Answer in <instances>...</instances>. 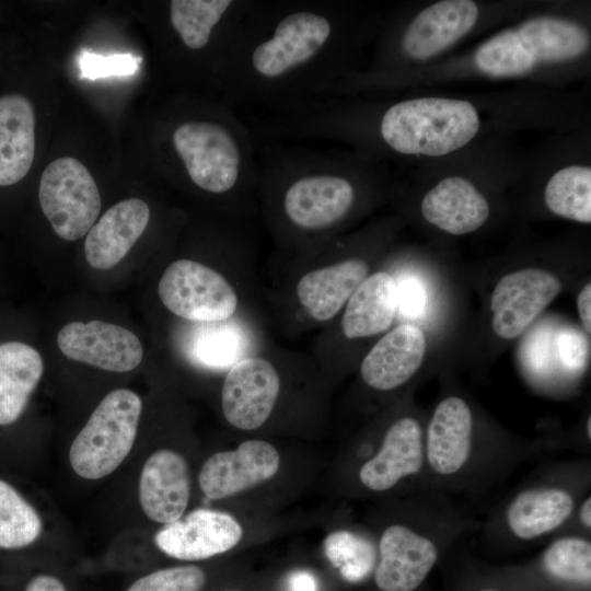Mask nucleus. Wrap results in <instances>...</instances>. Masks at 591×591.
Returning <instances> with one entry per match:
<instances>
[{
    "label": "nucleus",
    "instance_id": "nucleus-14",
    "mask_svg": "<svg viewBox=\"0 0 591 591\" xmlns=\"http://www.w3.org/2000/svg\"><path fill=\"white\" fill-rule=\"evenodd\" d=\"M379 551L375 583L382 591H414L438 559L431 540L398 524L383 532Z\"/></svg>",
    "mask_w": 591,
    "mask_h": 591
},
{
    "label": "nucleus",
    "instance_id": "nucleus-26",
    "mask_svg": "<svg viewBox=\"0 0 591 591\" xmlns=\"http://www.w3.org/2000/svg\"><path fill=\"white\" fill-rule=\"evenodd\" d=\"M515 32L537 63L576 58L589 46V36L580 25L552 16L528 20Z\"/></svg>",
    "mask_w": 591,
    "mask_h": 591
},
{
    "label": "nucleus",
    "instance_id": "nucleus-17",
    "mask_svg": "<svg viewBox=\"0 0 591 591\" xmlns=\"http://www.w3.org/2000/svg\"><path fill=\"white\" fill-rule=\"evenodd\" d=\"M426 347V337L419 327L409 323L397 325L366 354L360 364V375L371 389H396L419 369Z\"/></svg>",
    "mask_w": 591,
    "mask_h": 591
},
{
    "label": "nucleus",
    "instance_id": "nucleus-22",
    "mask_svg": "<svg viewBox=\"0 0 591 591\" xmlns=\"http://www.w3.org/2000/svg\"><path fill=\"white\" fill-rule=\"evenodd\" d=\"M420 209L429 223L455 235L477 230L489 217L486 198L460 176L440 181L426 194Z\"/></svg>",
    "mask_w": 591,
    "mask_h": 591
},
{
    "label": "nucleus",
    "instance_id": "nucleus-5",
    "mask_svg": "<svg viewBox=\"0 0 591 591\" xmlns=\"http://www.w3.org/2000/svg\"><path fill=\"white\" fill-rule=\"evenodd\" d=\"M479 126L467 101L421 97L385 107L376 117L375 137L399 154L439 157L467 144Z\"/></svg>",
    "mask_w": 591,
    "mask_h": 591
},
{
    "label": "nucleus",
    "instance_id": "nucleus-13",
    "mask_svg": "<svg viewBox=\"0 0 591 591\" xmlns=\"http://www.w3.org/2000/svg\"><path fill=\"white\" fill-rule=\"evenodd\" d=\"M277 450L263 440H247L235 450L218 452L202 465L198 482L209 499H221L270 479L279 470Z\"/></svg>",
    "mask_w": 591,
    "mask_h": 591
},
{
    "label": "nucleus",
    "instance_id": "nucleus-41",
    "mask_svg": "<svg viewBox=\"0 0 591 591\" xmlns=\"http://www.w3.org/2000/svg\"><path fill=\"white\" fill-rule=\"evenodd\" d=\"M483 591H497V590H483Z\"/></svg>",
    "mask_w": 591,
    "mask_h": 591
},
{
    "label": "nucleus",
    "instance_id": "nucleus-31",
    "mask_svg": "<svg viewBox=\"0 0 591 591\" xmlns=\"http://www.w3.org/2000/svg\"><path fill=\"white\" fill-rule=\"evenodd\" d=\"M543 566L553 577L573 583H590L591 544L579 537H563L544 552Z\"/></svg>",
    "mask_w": 591,
    "mask_h": 591
},
{
    "label": "nucleus",
    "instance_id": "nucleus-36",
    "mask_svg": "<svg viewBox=\"0 0 591 591\" xmlns=\"http://www.w3.org/2000/svg\"><path fill=\"white\" fill-rule=\"evenodd\" d=\"M283 591H317V582L310 571L294 570L287 576Z\"/></svg>",
    "mask_w": 591,
    "mask_h": 591
},
{
    "label": "nucleus",
    "instance_id": "nucleus-35",
    "mask_svg": "<svg viewBox=\"0 0 591 591\" xmlns=\"http://www.w3.org/2000/svg\"><path fill=\"white\" fill-rule=\"evenodd\" d=\"M397 312L408 317L419 316L426 305V291L420 281L414 277L396 280Z\"/></svg>",
    "mask_w": 591,
    "mask_h": 591
},
{
    "label": "nucleus",
    "instance_id": "nucleus-33",
    "mask_svg": "<svg viewBox=\"0 0 591 591\" xmlns=\"http://www.w3.org/2000/svg\"><path fill=\"white\" fill-rule=\"evenodd\" d=\"M141 58L129 54L100 56L83 50L79 56V68L83 78L97 79L108 76L134 74Z\"/></svg>",
    "mask_w": 591,
    "mask_h": 591
},
{
    "label": "nucleus",
    "instance_id": "nucleus-24",
    "mask_svg": "<svg viewBox=\"0 0 591 591\" xmlns=\"http://www.w3.org/2000/svg\"><path fill=\"white\" fill-rule=\"evenodd\" d=\"M44 371L40 354L21 341L0 344V426L16 421Z\"/></svg>",
    "mask_w": 591,
    "mask_h": 591
},
{
    "label": "nucleus",
    "instance_id": "nucleus-30",
    "mask_svg": "<svg viewBox=\"0 0 591 591\" xmlns=\"http://www.w3.org/2000/svg\"><path fill=\"white\" fill-rule=\"evenodd\" d=\"M323 548L329 563L349 582L362 581L374 567L373 546L351 532L331 533L324 540Z\"/></svg>",
    "mask_w": 591,
    "mask_h": 591
},
{
    "label": "nucleus",
    "instance_id": "nucleus-6",
    "mask_svg": "<svg viewBox=\"0 0 591 591\" xmlns=\"http://www.w3.org/2000/svg\"><path fill=\"white\" fill-rule=\"evenodd\" d=\"M141 410L142 401L134 391L109 392L72 441L69 461L74 473L85 479L113 473L134 445Z\"/></svg>",
    "mask_w": 591,
    "mask_h": 591
},
{
    "label": "nucleus",
    "instance_id": "nucleus-15",
    "mask_svg": "<svg viewBox=\"0 0 591 591\" xmlns=\"http://www.w3.org/2000/svg\"><path fill=\"white\" fill-rule=\"evenodd\" d=\"M478 18L471 0L436 2L408 24L399 39V51L415 60L428 59L467 34Z\"/></svg>",
    "mask_w": 591,
    "mask_h": 591
},
{
    "label": "nucleus",
    "instance_id": "nucleus-38",
    "mask_svg": "<svg viewBox=\"0 0 591 591\" xmlns=\"http://www.w3.org/2000/svg\"><path fill=\"white\" fill-rule=\"evenodd\" d=\"M25 591H66V589L58 578L48 575H39L28 582Z\"/></svg>",
    "mask_w": 591,
    "mask_h": 591
},
{
    "label": "nucleus",
    "instance_id": "nucleus-9",
    "mask_svg": "<svg viewBox=\"0 0 591 591\" xmlns=\"http://www.w3.org/2000/svg\"><path fill=\"white\" fill-rule=\"evenodd\" d=\"M57 344L66 358L111 372L131 371L143 358L142 344L131 331L99 320L66 324Z\"/></svg>",
    "mask_w": 591,
    "mask_h": 591
},
{
    "label": "nucleus",
    "instance_id": "nucleus-8",
    "mask_svg": "<svg viewBox=\"0 0 591 591\" xmlns=\"http://www.w3.org/2000/svg\"><path fill=\"white\" fill-rule=\"evenodd\" d=\"M38 199L54 231L66 241L88 234L101 211V195L94 178L71 157L58 158L46 166Z\"/></svg>",
    "mask_w": 591,
    "mask_h": 591
},
{
    "label": "nucleus",
    "instance_id": "nucleus-1",
    "mask_svg": "<svg viewBox=\"0 0 591 591\" xmlns=\"http://www.w3.org/2000/svg\"><path fill=\"white\" fill-rule=\"evenodd\" d=\"M354 43L340 3L252 0L225 66L222 102L265 114L323 99L347 76Z\"/></svg>",
    "mask_w": 591,
    "mask_h": 591
},
{
    "label": "nucleus",
    "instance_id": "nucleus-21",
    "mask_svg": "<svg viewBox=\"0 0 591 591\" xmlns=\"http://www.w3.org/2000/svg\"><path fill=\"white\" fill-rule=\"evenodd\" d=\"M473 417L468 405L450 396L434 409L427 431V457L440 475L459 472L467 462L472 449Z\"/></svg>",
    "mask_w": 591,
    "mask_h": 591
},
{
    "label": "nucleus",
    "instance_id": "nucleus-27",
    "mask_svg": "<svg viewBox=\"0 0 591 591\" xmlns=\"http://www.w3.org/2000/svg\"><path fill=\"white\" fill-rule=\"evenodd\" d=\"M544 199L557 216L575 221L591 222V170L570 165L557 171L548 181Z\"/></svg>",
    "mask_w": 591,
    "mask_h": 591
},
{
    "label": "nucleus",
    "instance_id": "nucleus-2",
    "mask_svg": "<svg viewBox=\"0 0 591 591\" xmlns=\"http://www.w3.org/2000/svg\"><path fill=\"white\" fill-rule=\"evenodd\" d=\"M257 215L279 255L305 252L337 236L360 196V167L341 155L258 141Z\"/></svg>",
    "mask_w": 591,
    "mask_h": 591
},
{
    "label": "nucleus",
    "instance_id": "nucleus-12",
    "mask_svg": "<svg viewBox=\"0 0 591 591\" xmlns=\"http://www.w3.org/2000/svg\"><path fill=\"white\" fill-rule=\"evenodd\" d=\"M243 530L229 513L196 509L185 518L165 524L154 536L155 545L181 560H201L234 547Z\"/></svg>",
    "mask_w": 591,
    "mask_h": 591
},
{
    "label": "nucleus",
    "instance_id": "nucleus-25",
    "mask_svg": "<svg viewBox=\"0 0 591 591\" xmlns=\"http://www.w3.org/2000/svg\"><path fill=\"white\" fill-rule=\"evenodd\" d=\"M572 509L573 499L563 489H529L511 501L507 509V522L517 537L531 540L560 526Z\"/></svg>",
    "mask_w": 591,
    "mask_h": 591
},
{
    "label": "nucleus",
    "instance_id": "nucleus-34",
    "mask_svg": "<svg viewBox=\"0 0 591 591\" xmlns=\"http://www.w3.org/2000/svg\"><path fill=\"white\" fill-rule=\"evenodd\" d=\"M556 343V354L564 369L570 372L584 370L589 358V340L576 328L559 331Z\"/></svg>",
    "mask_w": 591,
    "mask_h": 591
},
{
    "label": "nucleus",
    "instance_id": "nucleus-40",
    "mask_svg": "<svg viewBox=\"0 0 591 591\" xmlns=\"http://www.w3.org/2000/svg\"><path fill=\"white\" fill-rule=\"evenodd\" d=\"M588 436L591 438V418L588 419Z\"/></svg>",
    "mask_w": 591,
    "mask_h": 591
},
{
    "label": "nucleus",
    "instance_id": "nucleus-19",
    "mask_svg": "<svg viewBox=\"0 0 591 591\" xmlns=\"http://www.w3.org/2000/svg\"><path fill=\"white\" fill-rule=\"evenodd\" d=\"M397 314L396 279L387 271L370 274L355 290L338 317V332L346 340L385 333Z\"/></svg>",
    "mask_w": 591,
    "mask_h": 591
},
{
    "label": "nucleus",
    "instance_id": "nucleus-10",
    "mask_svg": "<svg viewBox=\"0 0 591 591\" xmlns=\"http://www.w3.org/2000/svg\"><path fill=\"white\" fill-rule=\"evenodd\" d=\"M560 291L559 279L546 270L525 268L506 275L491 294L494 332L505 339L515 338Z\"/></svg>",
    "mask_w": 591,
    "mask_h": 591
},
{
    "label": "nucleus",
    "instance_id": "nucleus-11",
    "mask_svg": "<svg viewBox=\"0 0 591 591\" xmlns=\"http://www.w3.org/2000/svg\"><path fill=\"white\" fill-rule=\"evenodd\" d=\"M179 340L183 357L194 367L227 372L265 344L256 318L188 324Z\"/></svg>",
    "mask_w": 591,
    "mask_h": 591
},
{
    "label": "nucleus",
    "instance_id": "nucleus-16",
    "mask_svg": "<svg viewBox=\"0 0 591 591\" xmlns=\"http://www.w3.org/2000/svg\"><path fill=\"white\" fill-rule=\"evenodd\" d=\"M190 495L188 467L177 452L161 449L146 461L139 480V501L144 514L162 524L184 514Z\"/></svg>",
    "mask_w": 591,
    "mask_h": 591
},
{
    "label": "nucleus",
    "instance_id": "nucleus-42",
    "mask_svg": "<svg viewBox=\"0 0 591 591\" xmlns=\"http://www.w3.org/2000/svg\"><path fill=\"white\" fill-rule=\"evenodd\" d=\"M228 591H237V590H228Z\"/></svg>",
    "mask_w": 591,
    "mask_h": 591
},
{
    "label": "nucleus",
    "instance_id": "nucleus-37",
    "mask_svg": "<svg viewBox=\"0 0 591 591\" xmlns=\"http://www.w3.org/2000/svg\"><path fill=\"white\" fill-rule=\"evenodd\" d=\"M577 308L582 325L588 334L591 332V286L587 283L577 298Z\"/></svg>",
    "mask_w": 591,
    "mask_h": 591
},
{
    "label": "nucleus",
    "instance_id": "nucleus-23",
    "mask_svg": "<svg viewBox=\"0 0 591 591\" xmlns=\"http://www.w3.org/2000/svg\"><path fill=\"white\" fill-rule=\"evenodd\" d=\"M35 154V115L32 103L18 93L0 97V186H10L28 173Z\"/></svg>",
    "mask_w": 591,
    "mask_h": 591
},
{
    "label": "nucleus",
    "instance_id": "nucleus-4",
    "mask_svg": "<svg viewBox=\"0 0 591 591\" xmlns=\"http://www.w3.org/2000/svg\"><path fill=\"white\" fill-rule=\"evenodd\" d=\"M252 267L224 271L193 258L172 262L158 294L164 308L188 324L256 318Z\"/></svg>",
    "mask_w": 591,
    "mask_h": 591
},
{
    "label": "nucleus",
    "instance_id": "nucleus-18",
    "mask_svg": "<svg viewBox=\"0 0 591 591\" xmlns=\"http://www.w3.org/2000/svg\"><path fill=\"white\" fill-rule=\"evenodd\" d=\"M150 217L148 204L140 198L121 200L106 210L86 234L89 265L100 270L117 265L143 234Z\"/></svg>",
    "mask_w": 591,
    "mask_h": 591
},
{
    "label": "nucleus",
    "instance_id": "nucleus-20",
    "mask_svg": "<svg viewBox=\"0 0 591 591\" xmlns=\"http://www.w3.org/2000/svg\"><path fill=\"white\" fill-rule=\"evenodd\" d=\"M422 461L421 428L416 419L403 417L387 429L379 452L361 466L359 478L371 490H387L417 474Z\"/></svg>",
    "mask_w": 591,
    "mask_h": 591
},
{
    "label": "nucleus",
    "instance_id": "nucleus-7",
    "mask_svg": "<svg viewBox=\"0 0 591 591\" xmlns=\"http://www.w3.org/2000/svg\"><path fill=\"white\" fill-rule=\"evenodd\" d=\"M285 348L268 343L233 364L221 387L225 420L241 430H255L273 415L282 389Z\"/></svg>",
    "mask_w": 591,
    "mask_h": 591
},
{
    "label": "nucleus",
    "instance_id": "nucleus-29",
    "mask_svg": "<svg viewBox=\"0 0 591 591\" xmlns=\"http://www.w3.org/2000/svg\"><path fill=\"white\" fill-rule=\"evenodd\" d=\"M474 60L482 72L491 77L525 74L537 65L515 30L502 31L486 40L476 50Z\"/></svg>",
    "mask_w": 591,
    "mask_h": 591
},
{
    "label": "nucleus",
    "instance_id": "nucleus-28",
    "mask_svg": "<svg viewBox=\"0 0 591 591\" xmlns=\"http://www.w3.org/2000/svg\"><path fill=\"white\" fill-rule=\"evenodd\" d=\"M42 529L34 507L13 486L0 479V548L26 547L39 537Z\"/></svg>",
    "mask_w": 591,
    "mask_h": 591
},
{
    "label": "nucleus",
    "instance_id": "nucleus-3",
    "mask_svg": "<svg viewBox=\"0 0 591 591\" xmlns=\"http://www.w3.org/2000/svg\"><path fill=\"white\" fill-rule=\"evenodd\" d=\"M336 237L305 252L279 255L287 267L270 294L276 324L286 336L323 328L370 275L360 256H344Z\"/></svg>",
    "mask_w": 591,
    "mask_h": 591
},
{
    "label": "nucleus",
    "instance_id": "nucleus-39",
    "mask_svg": "<svg viewBox=\"0 0 591 591\" xmlns=\"http://www.w3.org/2000/svg\"><path fill=\"white\" fill-rule=\"evenodd\" d=\"M580 520L584 526H591V499L588 498L583 501L580 508Z\"/></svg>",
    "mask_w": 591,
    "mask_h": 591
},
{
    "label": "nucleus",
    "instance_id": "nucleus-32",
    "mask_svg": "<svg viewBox=\"0 0 591 591\" xmlns=\"http://www.w3.org/2000/svg\"><path fill=\"white\" fill-rule=\"evenodd\" d=\"M205 572L197 566H179L157 570L136 580L127 591H200Z\"/></svg>",
    "mask_w": 591,
    "mask_h": 591
}]
</instances>
